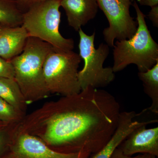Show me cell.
<instances>
[{
  "mask_svg": "<svg viewBox=\"0 0 158 158\" xmlns=\"http://www.w3.org/2000/svg\"><path fill=\"white\" fill-rule=\"evenodd\" d=\"M23 13L15 0H0V27L22 26Z\"/></svg>",
  "mask_w": 158,
  "mask_h": 158,
  "instance_id": "15",
  "label": "cell"
},
{
  "mask_svg": "<svg viewBox=\"0 0 158 158\" xmlns=\"http://www.w3.org/2000/svg\"><path fill=\"white\" fill-rule=\"evenodd\" d=\"M15 1L16 2L19 8L23 11V9H26V10H27L31 6L45 1L46 0H15Z\"/></svg>",
  "mask_w": 158,
  "mask_h": 158,
  "instance_id": "20",
  "label": "cell"
},
{
  "mask_svg": "<svg viewBox=\"0 0 158 158\" xmlns=\"http://www.w3.org/2000/svg\"><path fill=\"white\" fill-rule=\"evenodd\" d=\"M146 125L133 130L118 147L124 155L148 154L158 156V127L147 129Z\"/></svg>",
  "mask_w": 158,
  "mask_h": 158,
  "instance_id": "9",
  "label": "cell"
},
{
  "mask_svg": "<svg viewBox=\"0 0 158 158\" xmlns=\"http://www.w3.org/2000/svg\"><path fill=\"white\" fill-rule=\"evenodd\" d=\"M69 25L76 31L95 17L98 10L97 0H60Z\"/></svg>",
  "mask_w": 158,
  "mask_h": 158,
  "instance_id": "10",
  "label": "cell"
},
{
  "mask_svg": "<svg viewBox=\"0 0 158 158\" xmlns=\"http://www.w3.org/2000/svg\"><path fill=\"white\" fill-rule=\"evenodd\" d=\"M109 21V27L103 31L109 46L113 47L114 40L129 39L135 34L138 23L131 16L130 0H97Z\"/></svg>",
  "mask_w": 158,
  "mask_h": 158,
  "instance_id": "7",
  "label": "cell"
},
{
  "mask_svg": "<svg viewBox=\"0 0 158 158\" xmlns=\"http://www.w3.org/2000/svg\"><path fill=\"white\" fill-rule=\"evenodd\" d=\"M130 1H131V2H133V1H134V0H130Z\"/></svg>",
  "mask_w": 158,
  "mask_h": 158,
  "instance_id": "24",
  "label": "cell"
},
{
  "mask_svg": "<svg viewBox=\"0 0 158 158\" xmlns=\"http://www.w3.org/2000/svg\"><path fill=\"white\" fill-rule=\"evenodd\" d=\"M78 32L79 55L85 63L83 69L78 73L81 89L83 90L89 86L96 88L106 87L115 78L112 67L103 66L110 53L109 45L102 43L96 49L94 44L95 32L88 35L81 28Z\"/></svg>",
  "mask_w": 158,
  "mask_h": 158,
  "instance_id": "6",
  "label": "cell"
},
{
  "mask_svg": "<svg viewBox=\"0 0 158 158\" xmlns=\"http://www.w3.org/2000/svg\"><path fill=\"white\" fill-rule=\"evenodd\" d=\"M120 113L112 94L89 86L76 94L47 102L27 114L14 131L36 136L58 152L91 158L110 141Z\"/></svg>",
  "mask_w": 158,
  "mask_h": 158,
  "instance_id": "1",
  "label": "cell"
},
{
  "mask_svg": "<svg viewBox=\"0 0 158 158\" xmlns=\"http://www.w3.org/2000/svg\"><path fill=\"white\" fill-rule=\"evenodd\" d=\"M138 2L141 6L152 7L158 5V0H138Z\"/></svg>",
  "mask_w": 158,
  "mask_h": 158,
  "instance_id": "22",
  "label": "cell"
},
{
  "mask_svg": "<svg viewBox=\"0 0 158 158\" xmlns=\"http://www.w3.org/2000/svg\"><path fill=\"white\" fill-rule=\"evenodd\" d=\"M15 125H7L0 128V153L7 146H10Z\"/></svg>",
  "mask_w": 158,
  "mask_h": 158,
  "instance_id": "17",
  "label": "cell"
},
{
  "mask_svg": "<svg viewBox=\"0 0 158 158\" xmlns=\"http://www.w3.org/2000/svg\"><path fill=\"white\" fill-rule=\"evenodd\" d=\"M110 158H157L156 156L148 154H141L140 155L133 156L124 155L121 150L117 147L113 152Z\"/></svg>",
  "mask_w": 158,
  "mask_h": 158,
  "instance_id": "19",
  "label": "cell"
},
{
  "mask_svg": "<svg viewBox=\"0 0 158 158\" xmlns=\"http://www.w3.org/2000/svg\"><path fill=\"white\" fill-rule=\"evenodd\" d=\"M24 117L11 105L0 98V121L7 125L16 124Z\"/></svg>",
  "mask_w": 158,
  "mask_h": 158,
  "instance_id": "16",
  "label": "cell"
},
{
  "mask_svg": "<svg viewBox=\"0 0 158 158\" xmlns=\"http://www.w3.org/2000/svg\"><path fill=\"white\" fill-rule=\"evenodd\" d=\"M29 37L22 26L0 27V57L11 61L17 56L22 52Z\"/></svg>",
  "mask_w": 158,
  "mask_h": 158,
  "instance_id": "12",
  "label": "cell"
},
{
  "mask_svg": "<svg viewBox=\"0 0 158 158\" xmlns=\"http://www.w3.org/2000/svg\"><path fill=\"white\" fill-rule=\"evenodd\" d=\"M60 0H46L31 6L23 13L22 26L29 37L48 43L57 52L72 51V39L63 37L59 31L61 21Z\"/></svg>",
  "mask_w": 158,
  "mask_h": 158,
  "instance_id": "4",
  "label": "cell"
},
{
  "mask_svg": "<svg viewBox=\"0 0 158 158\" xmlns=\"http://www.w3.org/2000/svg\"><path fill=\"white\" fill-rule=\"evenodd\" d=\"M14 66L10 61L0 57V78L15 79Z\"/></svg>",
  "mask_w": 158,
  "mask_h": 158,
  "instance_id": "18",
  "label": "cell"
},
{
  "mask_svg": "<svg viewBox=\"0 0 158 158\" xmlns=\"http://www.w3.org/2000/svg\"><path fill=\"white\" fill-rule=\"evenodd\" d=\"M136 13L138 28L128 40H117L113 49L114 73L123 70L130 64H135L140 72L152 68L158 62V44L154 40L145 20V15L136 1L133 5Z\"/></svg>",
  "mask_w": 158,
  "mask_h": 158,
  "instance_id": "3",
  "label": "cell"
},
{
  "mask_svg": "<svg viewBox=\"0 0 158 158\" xmlns=\"http://www.w3.org/2000/svg\"><path fill=\"white\" fill-rule=\"evenodd\" d=\"M9 149L11 158H84L80 154L58 152L36 136L14 128Z\"/></svg>",
  "mask_w": 158,
  "mask_h": 158,
  "instance_id": "8",
  "label": "cell"
},
{
  "mask_svg": "<svg viewBox=\"0 0 158 158\" xmlns=\"http://www.w3.org/2000/svg\"><path fill=\"white\" fill-rule=\"evenodd\" d=\"M148 18L152 22L154 27H158V5L151 7V10L148 15Z\"/></svg>",
  "mask_w": 158,
  "mask_h": 158,
  "instance_id": "21",
  "label": "cell"
},
{
  "mask_svg": "<svg viewBox=\"0 0 158 158\" xmlns=\"http://www.w3.org/2000/svg\"><path fill=\"white\" fill-rule=\"evenodd\" d=\"M137 116L138 114L135 111L121 112L117 127L110 141L91 158H110L114 150L133 130L147 123L145 121L134 120Z\"/></svg>",
  "mask_w": 158,
  "mask_h": 158,
  "instance_id": "11",
  "label": "cell"
},
{
  "mask_svg": "<svg viewBox=\"0 0 158 158\" xmlns=\"http://www.w3.org/2000/svg\"><path fill=\"white\" fill-rule=\"evenodd\" d=\"M81 58L73 51L54 50L47 57L43 72L47 88L51 94L70 96L81 90L78 73Z\"/></svg>",
  "mask_w": 158,
  "mask_h": 158,
  "instance_id": "5",
  "label": "cell"
},
{
  "mask_svg": "<svg viewBox=\"0 0 158 158\" xmlns=\"http://www.w3.org/2000/svg\"><path fill=\"white\" fill-rule=\"evenodd\" d=\"M139 79L142 82L144 92L151 99L152 104L148 110L158 114V62L144 72L138 73Z\"/></svg>",
  "mask_w": 158,
  "mask_h": 158,
  "instance_id": "14",
  "label": "cell"
},
{
  "mask_svg": "<svg viewBox=\"0 0 158 158\" xmlns=\"http://www.w3.org/2000/svg\"><path fill=\"white\" fill-rule=\"evenodd\" d=\"M0 98L25 117L28 104L14 79L0 78Z\"/></svg>",
  "mask_w": 158,
  "mask_h": 158,
  "instance_id": "13",
  "label": "cell"
},
{
  "mask_svg": "<svg viewBox=\"0 0 158 158\" xmlns=\"http://www.w3.org/2000/svg\"><path fill=\"white\" fill-rule=\"evenodd\" d=\"M54 50L48 43L29 37L22 52L10 61L14 66V79L28 105L50 95L46 85L43 67L47 57Z\"/></svg>",
  "mask_w": 158,
  "mask_h": 158,
  "instance_id": "2",
  "label": "cell"
},
{
  "mask_svg": "<svg viewBox=\"0 0 158 158\" xmlns=\"http://www.w3.org/2000/svg\"><path fill=\"white\" fill-rule=\"evenodd\" d=\"M7 125V124H5V123H3L2 122L0 121V128L3 127Z\"/></svg>",
  "mask_w": 158,
  "mask_h": 158,
  "instance_id": "23",
  "label": "cell"
}]
</instances>
